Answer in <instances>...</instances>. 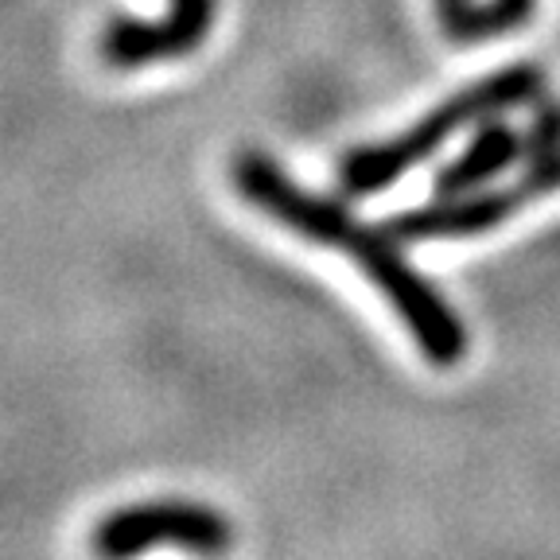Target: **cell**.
<instances>
[{
	"instance_id": "obj_1",
	"label": "cell",
	"mask_w": 560,
	"mask_h": 560,
	"mask_svg": "<svg viewBox=\"0 0 560 560\" xmlns=\"http://www.w3.org/2000/svg\"><path fill=\"white\" fill-rule=\"evenodd\" d=\"M234 187L249 207L269 214L277 226L292 230L304 242L327 245L359 265L362 277L409 327L424 362L447 370L467 354V327L459 324L455 307L440 296V289H432L429 277L409 261V254L401 249L405 242L389 234V226H370L342 202L307 191L265 152H237Z\"/></svg>"
},
{
	"instance_id": "obj_2",
	"label": "cell",
	"mask_w": 560,
	"mask_h": 560,
	"mask_svg": "<svg viewBox=\"0 0 560 560\" xmlns=\"http://www.w3.org/2000/svg\"><path fill=\"white\" fill-rule=\"evenodd\" d=\"M545 94H549V74H545L541 62H510V67L494 70L487 79L447 94L436 109L417 117L409 129L350 149L339 164V187L354 199L385 191L405 172L436 156V149H444L455 132L475 129L487 117H506L522 105H534Z\"/></svg>"
},
{
	"instance_id": "obj_3",
	"label": "cell",
	"mask_w": 560,
	"mask_h": 560,
	"mask_svg": "<svg viewBox=\"0 0 560 560\" xmlns=\"http://www.w3.org/2000/svg\"><path fill=\"white\" fill-rule=\"evenodd\" d=\"M560 191V156L525 164V172L510 184H490L467 195H432L429 202L409 210H397L385 219L389 234L405 245L412 242H452V237H479L510 222L517 210L534 207Z\"/></svg>"
},
{
	"instance_id": "obj_4",
	"label": "cell",
	"mask_w": 560,
	"mask_h": 560,
	"mask_svg": "<svg viewBox=\"0 0 560 560\" xmlns=\"http://www.w3.org/2000/svg\"><path fill=\"white\" fill-rule=\"evenodd\" d=\"M234 525L226 514L199 502H140L114 510L94 529V549L102 557H132L152 545H179L191 552H226Z\"/></svg>"
},
{
	"instance_id": "obj_5",
	"label": "cell",
	"mask_w": 560,
	"mask_h": 560,
	"mask_svg": "<svg viewBox=\"0 0 560 560\" xmlns=\"http://www.w3.org/2000/svg\"><path fill=\"white\" fill-rule=\"evenodd\" d=\"M219 0H167L160 20L117 16L102 32V59L117 70H137L149 62L179 59L207 44Z\"/></svg>"
},
{
	"instance_id": "obj_6",
	"label": "cell",
	"mask_w": 560,
	"mask_h": 560,
	"mask_svg": "<svg viewBox=\"0 0 560 560\" xmlns=\"http://www.w3.org/2000/svg\"><path fill=\"white\" fill-rule=\"evenodd\" d=\"M522 156H525L522 132L502 121V117H487V121L475 125L464 152L452 156L436 172L432 195H467V191H479V187L499 184Z\"/></svg>"
},
{
	"instance_id": "obj_7",
	"label": "cell",
	"mask_w": 560,
	"mask_h": 560,
	"mask_svg": "<svg viewBox=\"0 0 560 560\" xmlns=\"http://www.w3.org/2000/svg\"><path fill=\"white\" fill-rule=\"evenodd\" d=\"M525 164H541V160L560 156V97H537L529 125L522 129Z\"/></svg>"
}]
</instances>
